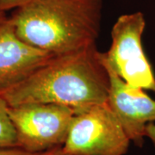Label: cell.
I'll use <instances>...</instances> for the list:
<instances>
[{
	"mask_svg": "<svg viewBox=\"0 0 155 155\" xmlns=\"http://www.w3.org/2000/svg\"><path fill=\"white\" fill-rule=\"evenodd\" d=\"M102 0H32L9 17L26 44L60 55L96 44Z\"/></svg>",
	"mask_w": 155,
	"mask_h": 155,
	"instance_id": "obj_2",
	"label": "cell"
},
{
	"mask_svg": "<svg viewBox=\"0 0 155 155\" xmlns=\"http://www.w3.org/2000/svg\"><path fill=\"white\" fill-rule=\"evenodd\" d=\"M40 153H31L26 151L13 147V148H0V155H39Z\"/></svg>",
	"mask_w": 155,
	"mask_h": 155,
	"instance_id": "obj_10",
	"label": "cell"
},
{
	"mask_svg": "<svg viewBox=\"0 0 155 155\" xmlns=\"http://www.w3.org/2000/svg\"><path fill=\"white\" fill-rule=\"evenodd\" d=\"M130 143L107 102L76 112L62 147L75 155H125Z\"/></svg>",
	"mask_w": 155,
	"mask_h": 155,
	"instance_id": "obj_5",
	"label": "cell"
},
{
	"mask_svg": "<svg viewBox=\"0 0 155 155\" xmlns=\"http://www.w3.org/2000/svg\"><path fill=\"white\" fill-rule=\"evenodd\" d=\"M8 104L0 97V148L17 147L15 128L8 115Z\"/></svg>",
	"mask_w": 155,
	"mask_h": 155,
	"instance_id": "obj_8",
	"label": "cell"
},
{
	"mask_svg": "<svg viewBox=\"0 0 155 155\" xmlns=\"http://www.w3.org/2000/svg\"><path fill=\"white\" fill-rule=\"evenodd\" d=\"M53 56L18 38L9 17L0 22V93L25 79Z\"/></svg>",
	"mask_w": 155,
	"mask_h": 155,
	"instance_id": "obj_7",
	"label": "cell"
},
{
	"mask_svg": "<svg viewBox=\"0 0 155 155\" xmlns=\"http://www.w3.org/2000/svg\"><path fill=\"white\" fill-rule=\"evenodd\" d=\"M104 65L110 82L108 104L120 121L130 141L137 147H142L147 125L155 122V99L143 89L128 85L105 63Z\"/></svg>",
	"mask_w": 155,
	"mask_h": 155,
	"instance_id": "obj_6",
	"label": "cell"
},
{
	"mask_svg": "<svg viewBox=\"0 0 155 155\" xmlns=\"http://www.w3.org/2000/svg\"><path fill=\"white\" fill-rule=\"evenodd\" d=\"M146 137L152 141L155 147V122H151L146 127Z\"/></svg>",
	"mask_w": 155,
	"mask_h": 155,
	"instance_id": "obj_11",
	"label": "cell"
},
{
	"mask_svg": "<svg viewBox=\"0 0 155 155\" xmlns=\"http://www.w3.org/2000/svg\"><path fill=\"white\" fill-rule=\"evenodd\" d=\"M145 28L142 12L120 16L111 30L110 48L103 53V58L106 65L128 85L155 92L153 70L141 42Z\"/></svg>",
	"mask_w": 155,
	"mask_h": 155,
	"instance_id": "obj_4",
	"label": "cell"
},
{
	"mask_svg": "<svg viewBox=\"0 0 155 155\" xmlns=\"http://www.w3.org/2000/svg\"><path fill=\"white\" fill-rule=\"evenodd\" d=\"M39 155H75L70 153H67L65 150L63 149L62 147H55V148H53V149L48 150V151H46L44 153H41Z\"/></svg>",
	"mask_w": 155,
	"mask_h": 155,
	"instance_id": "obj_12",
	"label": "cell"
},
{
	"mask_svg": "<svg viewBox=\"0 0 155 155\" xmlns=\"http://www.w3.org/2000/svg\"><path fill=\"white\" fill-rule=\"evenodd\" d=\"M7 18V16H6V12H4V11H0V22L5 20Z\"/></svg>",
	"mask_w": 155,
	"mask_h": 155,
	"instance_id": "obj_13",
	"label": "cell"
},
{
	"mask_svg": "<svg viewBox=\"0 0 155 155\" xmlns=\"http://www.w3.org/2000/svg\"><path fill=\"white\" fill-rule=\"evenodd\" d=\"M110 77L97 44L54 55L20 83L0 93L9 106L55 104L78 111L105 104Z\"/></svg>",
	"mask_w": 155,
	"mask_h": 155,
	"instance_id": "obj_1",
	"label": "cell"
},
{
	"mask_svg": "<svg viewBox=\"0 0 155 155\" xmlns=\"http://www.w3.org/2000/svg\"><path fill=\"white\" fill-rule=\"evenodd\" d=\"M76 112L71 107L55 104L8 106L17 148L31 153H41L63 147Z\"/></svg>",
	"mask_w": 155,
	"mask_h": 155,
	"instance_id": "obj_3",
	"label": "cell"
},
{
	"mask_svg": "<svg viewBox=\"0 0 155 155\" xmlns=\"http://www.w3.org/2000/svg\"><path fill=\"white\" fill-rule=\"evenodd\" d=\"M32 0H0V11L6 12L27 5Z\"/></svg>",
	"mask_w": 155,
	"mask_h": 155,
	"instance_id": "obj_9",
	"label": "cell"
}]
</instances>
